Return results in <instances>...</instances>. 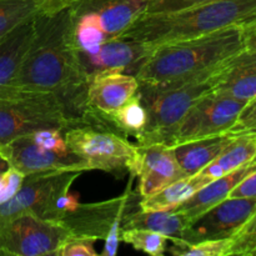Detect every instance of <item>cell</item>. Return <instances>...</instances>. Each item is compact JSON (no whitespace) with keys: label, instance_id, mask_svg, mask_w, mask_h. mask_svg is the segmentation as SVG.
Returning <instances> with one entry per match:
<instances>
[{"label":"cell","instance_id":"1","mask_svg":"<svg viewBox=\"0 0 256 256\" xmlns=\"http://www.w3.org/2000/svg\"><path fill=\"white\" fill-rule=\"evenodd\" d=\"M72 26L70 8L54 15L38 14L34 39L18 74L5 86L58 95L76 125L90 109L86 99L89 80L80 64Z\"/></svg>","mask_w":256,"mask_h":256},{"label":"cell","instance_id":"2","mask_svg":"<svg viewBox=\"0 0 256 256\" xmlns=\"http://www.w3.org/2000/svg\"><path fill=\"white\" fill-rule=\"evenodd\" d=\"M246 48L245 29L229 28L212 34L160 44L135 74L140 84L180 85L216 72Z\"/></svg>","mask_w":256,"mask_h":256},{"label":"cell","instance_id":"3","mask_svg":"<svg viewBox=\"0 0 256 256\" xmlns=\"http://www.w3.org/2000/svg\"><path fill=\"white\" fill-rule=\"evenodd\" d=\"M255 22L256 0H212L172 14H142L118 38L136 40L155 48L229 28L248 29Z\"/></svg>","mask_w":256,"mask_h":256},{"label":"cell","instance_id":"4","mask_svg":"<svg viewBox=\"0 0 256 256\" xmlns=\"http://www.w3.org/2000/svg\"><path fill=\"white\" fill-rule=\"evenodd\" d=\"M75 125L66 105L52 92L0 88V145L42 129Z\"/></svg>","mask_w":256,"mask_h":256},{"label":"cell","instance_id":"5","mask_svg":"<svg viewBox=\"0 0 256 256\" xmlns=\"http://www.w3.org/2000/svg\"><path fill=\"white\" fill-rule=\"evenodd\" d=\"M64 138L70 152L84 160L89 170L122 178L134 165L136 145L112 129L94 110H90L84 122L64 130Z\"/></svg>","mask_w":256,"mask_h":256},{"label":"cell","instance_id":"6","mask_svg":"<svg viewBox=\"0 0 256 256\" xmlns=\"http://www.w3.org/2000/svg\"><path fill=\"white\" fill-rule=\"evenodd\" d=\"M215 74L180 85L140 84L138 89L140 99L146 109L148 122L138 139L139 145L164 142L168 145L175 128L190 108L206 92H212Z\"/></svg>","mask_w":256,"mask_h":256},{"label":"cell","instance_id":"7","mask_svg":"<svg viewBox=\"0 0 256 256\" xmlns=\"http://www.w3.org/2000/svg\"><path fill=\"white\" fill-rule=\"evenodd\" d=\"M70 232L59 222L22 214L0 222V255H54Z\"/></svg>","mask_w":256,"mask_h":256},{"label":"cell","instance_id":"8","mask_svg":"<svg viewBox=\"0 0 256 256\" xmlns=\"http://www.w3.org/2000/svg\"><path fill=\"white\" fill-rule=\"evenodd\" d=\"M246 102L209 92L202 95L178 124L168 145L184 144L229 132Z\"/></svg>","mask_w":256,"mask_h":256},{"label":"cell","instance_id":"9","mask_svg":"<svg viewBox=\"0 0 256 256\" xmlns=\"http://www.w3.org/2000/svg\"><path fill=\"white\" fill-rule=\"evenodd\" d=\"M82 172L32 174L24 178L16 194L0 205V222L22 214H32L45 219L50 205L62 192L70 189Z\"/></svg>","mask_w":256,"mask_h":256},{"label":"cell","instance_id":"10","mask_svg":"<svg viewBox=\"0 0 256 256\" xmlns=\"http://www.w3.org/2000/svg\"><path fill=\"white\" fill-rule=\"evenodd\" d=\"M256 209V199L226 198L189 222L182 240L194 244L204 240L232 239Z\"/></svg>","mask_w":256,"mask_h":256},{"label":"cell","instance_id":"11","mask_svg":"<svg viewBox=\"0 0 256 256\" xmlns=\"http://www.w3.org/2000/svg\"><path fill=\"white\" fill-rule=\"evenodd\" d=\"M0 154L10 168L19 170L25 176L62 172H82L89 170L86 162L72 152L59 154L50 152L35 144L30 135H22L0 145Z\"/></svg>","mask_w":256,"mask_h":256},{"label":"cell","instance_id":"12","mask_svg":"<svg viewBox=\"0 0 256 256\" xmlns=\"http://www.w3.org/2000/svg\"><path fill=\"white\" fill-rule=\"evenodd\" d=\"M135 195L126 192L124 195L106 202L82 204L70 214L59 220L74 236L102 239L106 238L114 225L122 220L134 209Z\"/></svg>","mask_w":256,"mask_h":256},{"label":"cell","instance_id":"13","mask_svg":"<svg viewBox=\"0 0 256 256\" xmlns=\"http://www.w3.org/2000/svg\"><path fill=\"white\" fill-rule=\"evenodd\" d=\"M136 149V158L129 174L132 178H139L140 198L150 196L186 176L169 145L164 142L138 144Z\"/></svg>","mask_w":256,"mask_h":256},{"label":"cell","instance_id":"14","mask_svg":"<svg viewBox=\"0 0 256 256\" xmlns=\"http://www.w3.org/2000/svg\"><path fill=\"white\" fill-rule=\"evenodd\" d=\"M152 49L154 46L145 42L114 38L102 42L95 54H82L78 52V55L88 80L100 72H126L135 76Z\"/></svg>","mask_w":256,"mask_h":256},{"label":"cell","instance_id":"15","mask_svg":"<svg viewBox=\"0 0 256 256\" xmlns=\"http://www.w3.org/2000/svg\"><path fill=\"white\" fill-rule=\"evenodd\" d=\"M212 92L248 102L256 96V50L245 48L222 65Z\"/></svg>","mask_w":256,"mask_h":256},{"label":"cell","instance_id":"16","mask_svg":"<svg viewBox=\"0 0 256 256\" xmlns=\"http://www.w3.org/2000/svg\"><path fill=\"white\" fill-rule=\"evenodd\" d=\"M139 89L136 76L126 72H100L89 80L86 99L90 109L100 115L116 112Z\"/></svg>","mask_w":256,"mask_h":256},{"label":"cell","instance_id":"17","mask_svg":"<svg viewBox=\"0 0 256 256\" xmlns=\"http://www.w3.org/2000/svg\"><path fill=\"white\" fill-rule=\"evenodd\" d=\"M145 4L146 0H75L69 8L72 12H95L108 39H114L144 12Z\"/></svg>","mask_w":256,"mask_h":256},{"label":"cell","instance_id":"18","mask_svg":"<svg viewBox=\"0 0 256 256\" xmlns=\"http://www.w3.org/2000/svg\"><path fill=\"white\" fill-rule=\"evenodd\" d=\"M256 169V162H252L229 174L224 175L222 178L212 180L209 184L202 186V189L198 190L192 198L182 202V205L172 209L174 212H180L184 215L189 222L209 210L210 208L215 206L220 202L229 198L232 190L244 179L246 175L254 172Z\"/></svg>","mask_w":256,"mask_h":256},{"label":"cell","instance_id":"19","mask_svg":"<svg viewBox=\"0 0 256 256\" xmlns=\"http://www.w3.org/2000/svg\"><path fill=\"white\" fill-rule=\"evenodd\" d=\"M235 136L236 134L226 132L174 145L172 148L182 172L186 176H190L202 172L208 164L216 159L222 150L235 139Z\"/></svg>","mask_w":256,"mask_h":256},{"label":"cell","instance_id":"20","mask_svg":"<svg viewBox=\"0 0 256 256\" xmlns=\"http://www.w3.org/2000/svg\"><path fill=\"white\" fill-rule=\"evenodd\" d=\"M36 15L20 24L0 40V88L9 84L19 72L25 54L34 39Z\"/></svg>","mask_w":256,"mask_h":256},{"label":"cell","instance_id":"21","mask_svg":"<svg viewBox=\"0 0 256 256\" xmlns=\"http://www.w3.org/2000/svg\"><path fill=\"white\" fill-rule=\"evenodd\" d=\"M255 155L256 134H238L222 154L199 172L212 182L252 162Z\"/></svg>","mask_w":256,"mask_h":256},{"label":"cell","instance_id":"22","mask_svg":"<svg viewBox=\"0 0 256 256\" xmlns=\"http://www.w3.org/2000/svg\"><path fill=\"white\" fill-rule=\"evenodd\" d=\"M210 180L202 175L200 172L190 176L182 178L172 184L160 192L150 195V196L142 198L139 202V209L142 212H165L172 210L176 206L186 202L192 198L198 190L202 189Z\"/></svg>","mask_w":256,"mask_h":256},{"label":"cell","instance_id":"23","mask_svg":"<svg viewBox=\"0 0 256 256\" xmlns=\"http://www.w3.org/2000/svg\"><path fill=\"white\" fill-rule=\"evenodd\" d=\"M189 220L174 210L165 212H132L124 218L122 230L146 229L165 235L168 240L182 239Z\"/></svg>","mask_w":256,"mask_h":256},{"label":"cell","instance_id":"24","mask_svg":"<svg viewBox=\"0 0 256 256\" xmlns=\"http://www.w3.org/2000/svg\"><path fill=\"white\" fill-rule=\"evenodd\" d=\"M72 15L74 22L72 34L78 52L82 54H95L102 42L108 40L99 16L92 12H72Z\"/></svg>","mask_w":256,"mask_h":256},{"label":"cell","instance_id":"25","mask_svg":"<svg viewBox=\"0 0 256 256\" xmlns=\"http://www.w3.org/2000/svg\"><path fill=\"white\" fill-rule=\"evenodd\" d=\"M100 115V114H99ZM105 122L122 135H132L138 138L145 129L148 122L146 109L140 99L139 94L130 98L116 112L109 115H102Z\"/></svg>","mask_w":256,"mask_h":256},{"label":"cell","instance_id":"26","mask_svg":"<svg viewBox=\"0 0 256 256\" xmlns=\"http://www.w3.org/2000/svg\"><path fill=\"white\" fill-rule=\"evenodd\" d=\"M36 14L39 12L30 0H0V40Z\"/></svg>","mask_w":256,"mask_h":256},{"label":"cell","instance_id":"27","mask_svg":"<svg viewBox=\"0 0 256 256\" xmlns=\"http://www.w3.org/2000/svg\"><path fill=\"white\" fill-rule=\"evenodd\" d=\"M122 240L135 250L152 256H162L166 252L168 238L152 230L124 229L122 230Z\"/></svg>","mask_w":256,"mask_h":256},{"label":"cell","instance_id":"28","mask_svg":"<svg viewBox=\"0 0 256 256\" xmlns=\"http://www.w3.org/2000/svg\"><path fill=\"white\" fill-rule=\"evenodd\" d=\"M170 242L172 246L166 248V250L175 256H226L230 246V239L204 240L194 244L182 239Z\"/></svg>","mask_w":256,"mask_h":256},{"label":"cell","instance_id":"29","mask_svg":"<svg viewBox=\"0 0 256 256\" xmlns=\"http://www.w3.org/2000/svg\"><path fill=\"white\" fill-rule=\"evenodd\" d=\"M256 255V209L244 226L230 239L226 256Z\"/></svg>","mask_w":256,"mask_h":256},{"label":"cell","instance_id":"30","mask_svg":"<svg viewBox=\"0 0 256 256\" xmlns=\"http://www.w3.org/2000/svg\"><path fill=\"white\" fill-rule=\"evenodd\" d=\"M209 2H212V0H146L145 10L142 14H172V12L199 6V5Z\"/></svg>","mask_w":256,"mask_h":256},{"label":"cell","instance_id":"31","mask_svg":"<svg viewBox=\"0 0 256 256\" xmlns=\"http://www.w3.org/2000/svg\"><path fill=\"white\" fill-rule=\"evenodd\" d=\"M30 138L35 144L50 152H59V154H68L72 152L68 148L64 138V132L62 129H42L30 134Z\"/></svg>","mask_w":256,"mask_h":256},{"label":"cell","instance_id":"32","mask_svg":"<svg viewBox=\"0 0 256 256\" xmlns=\"http://www.w3.org/2000/svg\"><path fill=\"white\" fill-rule=\"evenodd\" d=\"M79 205V194H78V192H70V189L66 190V192H62V194L52 202L49 210H48L46 215H45V219L52 220V222H59V220L62 219V218H64L65 215L70 214V212H72L74 210H76Z\"/></svg>","mask_w":256,"mask_h":256},{"label":"cell","instance_id":"33","mask_svg":"<svg viewBox=\"0 0 256 256\" xmlns=\"http://www.w3.org/2000/svg\"><path fill=\"white\" fill-rule=\"evenodd\" d=\"M96 240L89 238H80L70 235L55 252L56 256H96L98 252L94 248Z\"/></svg>","mask_w":256,"mask_h":256},{"label":"cell","instance_id":"34","mask_svg":"<svg viewBox=\"0 0 256 256\" xmlns=\"http://www.w3.org/2000/svg\"><path fill=\"white\" fill-rule=\"evenodd\" d=\"M230 134H256V96L248 102L240 112Z\"/></svg>","mask_w":256,"mask_h":256},{"label":"cell","instance_id":"35","mask_svg":"<svg viewBox=\"0 0 256 256\" xmlns=\"http://www.w3.org/2000/svg\"><path fill=\"white\" fill-rule=\"evenodd\" d=\"M25 175L14 168H9L0 178V205L9 202L18 192Z\"/></svg>","mask_w":256,"mask_h":256},{"label":"cell","instance_id":"36","mask_svg":"<svg viewBox=\"0 0 256 256\" xmlns=\"http://www.w3.org/2000/svg\"><path fill=\"white\" fill-rule=\"evenodd\" d=\"M229 198L256 199V169L244 178L229 194Z\"/></svg>","mask_w":256,"mask_h":256},{"label":"cell","instance_id":"37","mask_svg":"<svg viewBox=\"0 0 256 256\" xmlns=\"http://www.w3.org/2000/svg\"><path fill=\"white\" fill-rule=\"evenodd\" d=\"M39 14L42 15H54L62 10L69 8L75 0H30Z\"/></svg>","mask_w":256,"mask_h":256},{"label":"cell","instance_id":"38","mask_svg":"<svg viewBox=\"0 0 256 256\" xmlns=\"http://www.w3.org/2000/svg\"><path fill=\"white\" fill-rule=\"evenodd\" d=\"M245 42H246V48L256 50V22L245 29Z\"/></svg>","mask_w":256,"mask_h":256},{"label":"cell","instance_id":"39","mask_svg":"<svg viewBox=\"0 0 256 256\" xmlns=\"http://www.w3.org/2000/svg\"><path fill=\"white\" fill-rule=\"evenodd\" d=\"M9 168L10 166H9V164H8V162L2 156V154H0V178H2V175L4 174V172H6Z\"/></svg>","mask_w":256,"mask_h":256},{"label":"cell","instance_id":"40","mask_svg":"<svg viewBox=\"0 0 256 256\" xmlns=\"http://www.w3.org/2000/svg\"><path fill=\"white\" fill-rule=\"evenodd\" d=\"M252 162H256V155H255V158H254V159H252Z\"/></svg>","mask_w":256,"mask_h":256}]
</instances>
